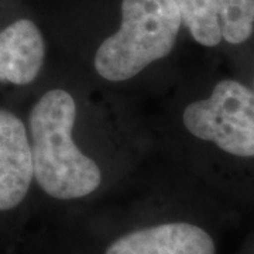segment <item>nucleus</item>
Segmentation results:
<instances>
[{"instance_id":"f257e3e1","label":"nucleus","mask_w":254,"mask_h":254,"mask_svg":"<svg viewBox=\"0 0 254 254\" xmlns=\"http://www.w3.org/2000/svg\"><path fill=\"white\" fill-rule=\"evenodd\" d=\"M75 100L63 89L47 92L30 113V147L38 185L57 199H76L100 185L96 163L72 140Z\"/></svg>"},{"instance_id":"f03ea898","label":"nucleus","mask_w":254,"mask_h":254,"mask_svg":"<svg viewBox=\"0 0 254 254\" xmlns=\"http://www.w3.org/2000/svg\"><path fill=\"white\" fill-rule=\"evenodd\" d=\"M181 16L174 0H123L122 26L96 51L95 68L108 81H126L173 51Z\"/></svg>"},{"instance_id":"7ed1b4c3","label":"nucleus","mask_w":254,"mask_h":254,"mask_svg":"<svg viewBox=\"0 0 254 254\" xmlns=\"http://www.w3.org/2000/svg\"><path fill=\"white\" fill-rule=\"evenodd\" d=\"M182 119L195 137L229 154L254 157V92L243 83L219 82L208 99L187 106Z\"/></svg>"},{"instance_id":"20e7f679","label":"nucleus","mask_w":254,"mask_h":254,"mask_svg":"<svg viewBox=\"0 0 254 254\" xmlns=\"http://www.w3.org/2000/svg\"><path fill=\"white\" fill-rule=\"evenodd\" d=\"M33 178V155L26 126L14 113L0 109V212L21 203Z\"/></svg>"},{"instance_id":"39448f33","label":"nucleus","mask_w":254,"mask_h":254,"mask_svg":"<svg viewBox=\"0 0 254 254\" xmlns=\"http://www.w3.org/2000/svg\"><path fill=\"white\" fill-rule=\"evenodd\" d=\"M105 254H216V247L203 229L175 222L125 235Z\"/></svg>"},{"instance_id":"423d86ee","label":"nucleus","mask_w":254,"mask_h":254,"mask_svg":"<svg viewBox=\"0 0 254 254\" xmlns=\"http://www.w3.org/2000/svg\"><path fill=\"white\" fill-rule=\"evenodd\" d=\"M46 55L44 38L28 18L0 30V83L27 85L37 78Z\"/></svg>"},{"instance_id":"0eeeda50","label":"nucleus","mask_w":254,"mask_h":254,"mask_svg":"<svg viewBox=\"0 0 254 254\" xmlns=\"http://www.w3.org/2000/svg\"><path fill=\"white\" fill-rule=\"evenodd\" d=\"M181 20L192 37L206 47L218 46L222 40L215 0H174Z\"/></svg>"},{"instance_id":"6e6552de","label":"nucleus","mask_w":254,"mask_h":254,"mask_svg":"<svg viewBox=\"0 0 254 254\" xmlns=\"http://www.w3.org/2000/svg\"><path fill=\"white\" fill-rule=\"evenodd\" d=\"M222 38L230 44L245 43L254 28V0H215Z\"/></svg>"}]
</instances>
